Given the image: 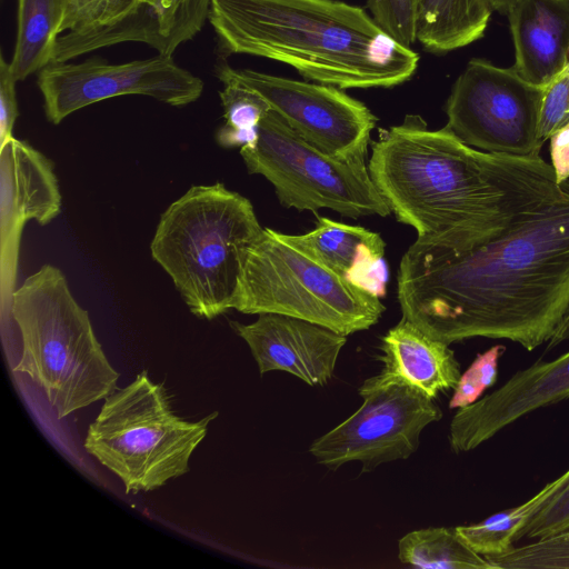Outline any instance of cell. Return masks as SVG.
Wrapping results in <instances>:
<instances>
[{"instance_id": "17", "label": "cell", "mask_w": 569, "mask_h": 569, "mask_svg": "<svg viewBox=\"0 0 569 569\" xmlns=\"http://www.w3.org/2000/svg\"><path fill=\"white\" fill-rule=\"evenodd\" d=\"M293 239L350 283L382 298L388 282L386 242L360 226L318 217L313 230Z\"/></svg>"}, {"instance_id": "35", "label": "cell", "mask_w": 569, "mask_h": 569, "mask_svg": "<svg viewBox=\"0 0 569 569\" xmlns=\"http://www.w3.org/2000/svg\"><path fill=\"white\" fill-rule=\"evenodd\" d=\"M559 1H562L565 3H568L569 4V0H559Z\"/></svg>"}, {"instance_id": "23", "label": "cell", "mask_w": 569, "mask_h": 569, "mask_svg": "<svg viewBox=\"0 0 569 569\" xmlns=\"http://www.w3.org/2000/svg\"><path fill=\"white\" fill-rule=\"evenodd\" d=\"M568 483L569 469L520 506L495 513L480 522L456 528L479 555H501L515 546L516 535Z\"/></svg>"}, {"instance_id": "9", "label": "cell", "mask_w": 569, "mask_h": 569, "mask_svg": "<svg viewBox=\"0 0 569 569\" xmlns=\"http://www.w3.org/2000/svg\"><path fill=\"white\" fill-rule=\"evenodd\" d=\"M358 391L362 405L309 447L316 462L331 471L359 462L362 472H370L408 459L423 429L442 418L435 399L383 372L366 379Z\"/></svg>"}, {"instance_id": "16", "label": "cell", "mask_w": 569, "mask_h": 569, "mask_svg": "<svg viewBox=\"0 0 569 569\" xmlns=\"http://www.w3.org/2000/svg\"><path fill=\"white\" fill-rule=\"evenodd\" d=\"M515 48L513 69L546 87L569 63V4L519 0L507 14Z\"/></svg>"}, {"instance_id": "21", "label": "cell", "mask_w": 569, "mask_h": 569, "mask_svg": "<svg viewBox=\"0 0 569 569\" xmlns=\"http://www.w3.org/2000/svg\"><path fill=\"white\" fill-rule=\"evenodd\" d=\"M64 13L66 0H18L17 37L9 62L18 81L52 63Z\"/></svg>"}, {"instance_id": "2", "label": "cell", "mask_w": 569, "mask_h": 569, "mask_svg": "<svg viewBox=\"0 0 569 569\" xmlns=\"http://www.w3.org/2000/svg\"><path fill=\"white\" fill-rule=\"evenodd\" d=\"M369 173L416 242L465 251L505 233L567 190L540 156L490 153L418 114L381 129Z\"/></svg>"}, {"instance_id": "4", "label": "cell", "mask_w": 569, "mask_h": 569, "mask_svg": "<svg viewBox=\"0 0 569 569\" xmlns=\"http://www.w3.org/2000/svg\"><path fill=\"white\" fill-rule=\"evenodd\" d=\"M262 230L248 198L222 182L192 186L160 216L150 252L191 313L212 320L232 309L244 256Z\"/></svg>"}, {"instance_id": "18", "label": "cell", "mask_w": 569, "mask_h": 569, "mask_svg": "<svg viewBox=\"0 0 569 569\" xmlns=\"http://www.w3.org/2000/svg\"><path fill=\"white\" fill-rule=\"evenodd\" d=\"M449 346L402 318L381 338V372L436 399L439 392L455 389L461 376L460 363Z\"/></svg>"}, {"instance_id": "32", "label": "cell", "mask_w": 569, "mask_h": 569, "mask_svg": "<svg viewBox=\"0 0 569 569\" xmlns=\"http://www.w3.org/2000/svg\"><path fill=\"white\" fill-rule=\"evenodd\" d=\"M551 167L557 182L563 184L569 179V123L556 131L550 138Z\"/></svg>"}, {"instance_id": "29", "label": "cell", "mask_w": 569, "mask_h": 569, "mask_svg": "<svg viewBox=\"0 0 569 569\" xmlns=\"http://www.w3.org/2000/svg\"><path fill=\"white\" fill-rule=\"evenodd\" d=\"M569 123V63L545 88L540 108L539 137L548 140Z\"/></svg>"}, {"instance_id": "13", "label": "cell", "mask_w": 569, "mask_h": 569, "mask_svg": "<svg viewBox=\"0 0 569 569\" xmlns=\"http://www.w3.org/2000/svg\"><path fill=\"white\" fill-rule=\"evenodd\" d=\"M62 197L53 162L14 137L0 146V280L2 301L11 305L26 223H50L61 211Z\"/></svg>"}, {"instance_id": "30", "label": "cell", "mask_w": 569, "mask_h": 569, "mask_svg": "<svg viewBox=\"0 0 569 569\" xmlns=\"http://www.w3.org/2000/svg\"><path fill=\"white\" fill-rule=\"evenodd\" d=\"M569 530V483L516 535L522 538L541 539Z\"/></svg>"}, {"instance_id": "20", "label": "cell", "mask_w": 569, "mask_h": 569, "mask_svg": "<svg viewBox=\"0 0 569 569\" xmlns=\"http://www.w3.org/2000/svg\"><path fill=\"white\" fill-rule=\"evenodd\" d=\"M489 0H417L416 39L437 54L479 40L488 27Z\"/></svg>"}, {"instance_id": "22", "label": "cell", "mask_w": 569, "mask_h": 569, "mask_svg": "<svg viewBox=\"0 0 569 569\" xmlns=\"http://www.w3.org/2000/svg\"><path fill=\"white\" fill-rule=\"evenodd\" d=\"M398 558L403 565L422 569H495L456 527H429L406 533L398 541Z\"/></svg>"}, {"instance_id": "7", "label": "cell", "mask_w": 569, "mask_h": 569, "mask_svg": "<svg viewBox=\"0 0 569 569\" xmlns=\"http://www.w3.org/2000/svg\"><path fill=\"white\" fill-rule=\"evenodd\" d=\"M217 416L182 419L163 385L142 371L104 399L83 447L119 477L126 493L148 492L189 471L190 457Z\"/></svg>"}, {"instance_id": "8", "label": "cell", "mask_w": 569, "mask_h": 569, "mask_svg": "<svg viewBox=\"0 0 569 569\" xmlns=\"http://www.w3.org/2000/svg\"><path fill=\"white\" fill-rule=\"evenodd\" d=\"M249 173L264 177L280 203L313 213L330 209L343 217L391 213L372 181L366 157L339 159L310 144L273 110L259 124L258 141L240 148Z\"/></svg>"}, {"instance_id": "12", "label": "cell", "mask_w": 569, "mask_h": 569, "mask_svg": "<svg viewBox=\"0 0 569 569\" xmlns=\"http://www.w3.org/2000/svg\"><path fill=\"white\" fill-rule=\"evenodd\" d=\"M224 74L259 93L295 132L327 154L366 157L377 117L340 88L221 64Z\"/></svg>"}, {"instance_id": "33", "label": "cell", "mask_w": 569, "mask_h": 569, "mask_svg": "<svg viewBox=\"0 0 569 569\" xmlns=\"http://www.w3.org/2000/svg\"><path fill=\"white\" fill-rule=\"evenodd\" d=\"M569 339V305L568 308L560 320L555 333L548 341L547 350H551L561 342Z\"/></svg>"}, {"instance_id": "5", "label": "cell", "mask_w": 569, "mask_h": 569, "mask_svg": "<svg viewBox=\"0 0 569 569\" xmlns=\"http://www.w3.org/2000/svg\"><path fill=\"white\" fill-rule=\"evenodd\" d=\"M10 313L22 342L12 371L43 390L58 419L117 389L119 373L58 267L47 263L27 277L12 293Z\"/></svg>"}, {"instance_id": "3", "label": "cell", "mask_w": 569, "mask_h": 569, "mask_svg": "<svg viewBox=\"0 0 569 569\" xmlns=\"http://www.w3.org/2000/svg\"><path fill=\"white\" fill-rule=\"evenodd\" d=\"M208 20L226 52L286 63L340 89L401 84L419 62L363 9L339 0H212Z\"/></svg>"}, {"instance_id": "14", "label": "cell", "mask_w": 569, "mask_h": 569, "mask_svg": "<svg viewBox=\"0 0 569 569\" xmlns=\"http://www.w3.org/2000/svg\"><path fill=\"white\" fill-rule=\"evenodd\" d=\"M569 398V350L515 372L478 401L457 409L449 425L455 453L471 451L520 418Z\"/></svg>"}, {"instance_id": "25", "label": "cell", "mask_w": 569, "mask_h": 569, "mask_svg": "<svg viewBox=\"0 0 569 569\" xmlns=\"http://www.w3.org/2000/svg\"><path fill=\"white\" fill-rule=\"evenodd\" d=\"M485 558L495 569H569V530Z\"/></svg>"}, {"instance_id": "19", "label": "cell", "mask_w": 569, "mask_h": 569, "mask_svg": "<svg viewBox=\"0 0 569 569\" xmlns=\"http://www.w3.org/2000/svg\"><path fill=\"white\" fill-rule=\"evenodd\" d=\"M212 0H140L137 10L122 21L103 29L102 46L142 42L160 54L172 56L191 40L208 20Z\"/></svg>"}, {"instance_id": "6", "label": "cell", "mask_w": 569, "mask_h": 569, "mask_svg": "<svg viewBox=\"0 0 569 569\" xmlns=\"http://www.w3.org/2000/svg\"><path fill=\"white\" fill-rule=\"evenodd\" d=\"M380 299L347 281L292 234L263 228L244 256L232 309L290 316L348 336L379 321L386 310Z\"/></svg>"}, {"instance_id": "15", "label": "cell", "mask_w": 569, "mask_h": 569, "mask_svg": "<svg viewBox=\"0 0 569 569\" xmlns=\"http://www.w3.org/2000/svg\"><path fill=\"white\" fill-rule=\"evenodd\" d=\"M230 326L247 342L261 376L283 371L313 387L330 381L347 342V336L331 329L279 313H260L251 323Z\"/></svg>"}, {"instance_id": "27", "label": "cell", "mask_w": 569, "mask_h": 569, "mask_svg": "<svg viewBox=\"0 0 569 569\" xmlns=\"http://www.w3.org/2000/svg\"><path fill=\"white\" fill-rule=\"evenodd\" d=\"M506 347L497 345L478 353L468 369L461 373L449 401L450 409H459L478 401L483 392L498 380L499 360Z\"/></svg>"}, {"instance_id": "24", "label": "cell", "mask_w": 569, "mask_h": 569, "mask_svg": "<svg viewBox=\"0 0 569 569\" xmlns=\"http://www.w3.org/2000/svg\"><path fill=\"white\" fill-rule=\"evenodd\" d=\"M223 84L219 92L226 123L217 131L223 148H252L258 141L259 124L271 110L268 102L244 84L217 73Z\"/></svg>"}, {"instance_id": "1", "label": "cell", "mask_w": 569, "mask_h": 569, "mask_svg": "<svg viewBox=\"0 0 569 569\" xmlns=\"http://www.w3.org/2000/svg\"><path fill=\"white\" fill-rule=\"evenodd\" d=\"M397 282L402 318L430 337L507 339L532 351L569 305V191L465 251L415 241Z\"/></svg>"}, {"instance_id": "11", "label": "cell", "mask_w": 569, "mask_h": 569, "mask_svg": "<svg viewBox=\"0 0 569 569\" xmlns=\"http://www.w3.org/2000/svg\"><path fill=\"white\" fill-rule=\"evenodd\" d=\"M38 88L46 118L59 124L71 113L110 98L140 94L172 107L198 100L203 81L181 68L172 56L123 63H109L93 57L79 63H50L38 72Z\"/></svg>"}, {"instance_id": "10", "label": "cell", "mask_w": 569, "mask_h": 569, "mask_svg": "<svg viewBox=\"0 0 569 569\" xmlns=\"http://www.w3.org/2000/svg\"><path fill=\"white\" fill-rule=\"evenodd\" d=\"M543 88L475 58L455 81L446 102L447 124L466 144L490 153L539 156Z\"/></svg>"}, {"instance_id": "31", "label": "cell", "mask_w": 569, "mask_h": 569, "mask_svg": "<svg viewBox=\"0 0 569 569\" xmlns=\"http://www.w3.org/2000/svg\"><path fill=\"white\" fill-rule=\"evenodd\" d=\"M10 63L0 58V146L12 138V130L19 116L16 84Z\"/></svg>"}, {"instance_id": "28", "label": "cell", "mask_w": 569, "mask_h": 569, "mask_svg": "<svg viewBox=\"0 0 569 569\" xmlns=\"http://www.w3.org/2000/svg\"><path fill=\"white\" fill-rule=\"evenodd\" d=\"M368 9L379 28L401 46L411 48L417 41V0H368Z\"/></svg>"}, {"instance_id": "26", "label": "cell", "mask_w": 569, "mask_h": 569, "mask_svg": "<svg viewBox=\"0 0 569 569\" xmlns=\"http://www.w3.org/2000/svg\"><path fill=\"white\" fill-rule=\"evenodd\" d=\"M140 0H66L62 32L84 33L111 27L131 13Z\"/></svg>"}, {"instance_id": "34", "label": "cell", "mask_w": 569, "mask_h": 569, "mask_svg": "<svg viewBox=\"0 0 569 569\" xmlns=\"http://www.w3.org/2000/svg\"><path fill=\"white\" fill-rule=\"evenodd\" d=\"M518 1L519 0H489V3L492 11H498L507 16Z\"/></svg>"}]
</instances>
